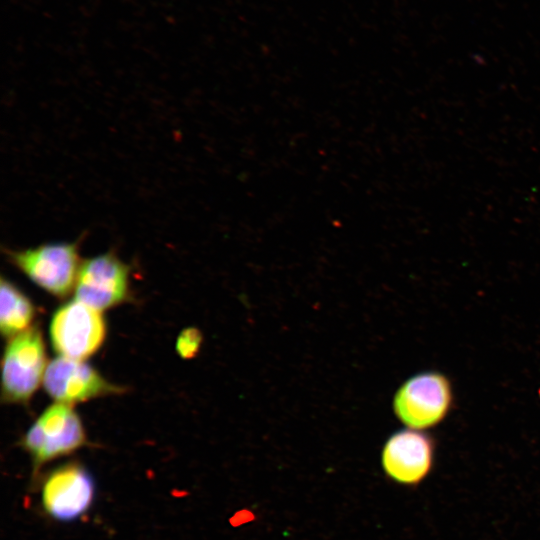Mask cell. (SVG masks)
<instances>
[{"instance_id": "cell-8", "label": "cell", "mask_w": 540, "mask_h": 540, "mask_svg": "<svg viewBox=\"0 0 540 540\" xmlns=\"http://www.w3.org/2000/svg\"><path fill=\"white\" fill-rule=\"evenodd\" d=\"M43 386L55 402L68 405L123 392L84 361L63 356L47 365Z\"/></svg>"}, {"instance_id": "cell-6", "label": "cell", "mask_w": 540, "mask_h": 540, "mask_svg": "<svg viewBox=\"0 0 540 540\" xmlns=\"http://www.w3.org/2000/svg\"><path fill=\"white\" fill-rule=\"evenodd\" d=\"M451 399L448 380L439 373L425 372L401 385L394 396L393 409L406 426L424 429L436 425L445 417Z\"/></svg>"}, {"instance_id": "cell-2", "label": "cell", "mask_w": 540, "mask_h": 540, "mask_svg": "<svg viewBox=\"0 0 540 540\" xmlns=\"http://www.w3.org/2000/svg\"><path fill=\"white\" fill-rule=\"evenodd\" d=\"M45 344L37 325L8 339L2 358V400L26 404L43 382Z\"/></svg>"}, {"instance_id": "cell-1", "label": "cell", "mask_w": 540, "mask_h": 540, "mask_svg": "<svg viewBox=\"0 0 540 540\" xmlns=\"http://www.w3.org/2000/svg\"><path fill=\"white\" fill-rule=\"evenodd\" d=\"M86 444L83 423L72 405L55 402L47 407L20 441L32 462V485L44 465L70 455Z\"/></svg>"}, {"instance_id": "cell-10", "label": "cell", "mask_w": 540, "mask_h": 540, "mask_svg": "<svg viewBox=\"0 0 540 540\" xmlns=\"http://www.w3.org/2000/svg\"><path fill=\"white\" fill-rule=\"evenodd\" d=\"M35 307L31 300L12 282L1 277L0 281V329L10 339L32 325Z\"/></svg>"}, {"instance_id": "cell-11", "label": "cell", "mask_w": 540, "mask_h": 540, "mask_svg": "<svg viewBox=\"0 0 540 540\" xmlns=\"http://www.w3.org/2000/svg\"><path fill=\"white\" fill-rule=\"evenodd\" d=\"M201 343V332L194 327H189L184 329L178 336L176 351L182 358L190 359L198 353Z\"/></svg>"}, {"instance_id": "cell-3", "label": "cell", "mask_w": 540, "mask_h": 540, "mask_svg": "<svg viewBox=\"0 0 540 540\" xmlns=\"http://www.w3.org/2000/svg\"><path fill=\"white\" fill-rule=\"evenodd\" d=\"M95 497V478L80 462L63 463L41 479V508L54 521L71 523L79 520L90 510Z\"/></svg>"}, {"instance_id": "cell-7", "label": "cell", "mask_w": 540, "mask_h": 540, "mask_svg": "<svg viewBox=\"0 0 540 540\" xmlns=\"http://www.w3.org/2000/svg\"><path fill=\"white\" fill-rule=\"evenodd\" d=\"M129 272L113 253L83 261L74 287L76 300L101 312L121 304L129 296Z\"/></svg>"}, {"instance_id": "cell-4", "label": "cell", "mask_w": 540, "mask_h": 540, "mask_svg": "<svg viewBox=\"0 0 540 540\" xmlns=\"http://www.w3.org/2000/svg\"><path fill=\"white\" fill-rule=\"evenodd\" d=\"M7 254L19 270L48 293L64 298L74 289L81 265L78 243H46Z\"/></svg>"}, {"instance_id": "cell-9", "label": "cell", "mask_w": 540, "mask_h": 540, "mask_svg": "<svg viewBox=\"0 0 540 540\" xmlns=\"http://www.w3.org/2000/svg\"><path fill=\"white\" fill-rule=\"evenodd\" d=\"M433 460L431 439L418 431L401 430L389 437L381 455L387 476L401 484H417L430 471Z\"/></svg>"}, {"instance_id": "cell-5", "label": "cell", "mask_w": 540, "mask_h": 540, "mask_svg": "<svg viewBox=\"0 0 540 540\" xmlns=\"http://www.w3.org/2000/svg\"><path fill=\"white\" fill-rule=\"evenodd\" d=\"M49 333L59 356L84 361L103 344L106 324L101 311L75 299L53 314Z\"/></svg>"}]
</instances>
